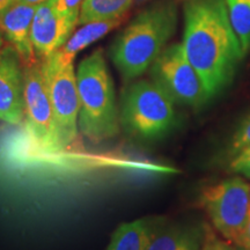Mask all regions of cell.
<instances>
[{
  "mask_svg": "<svg viewBox=\"0 0 250 250\" xmlns=\"http://www.w3.org/2000/svg\"><path fill=\"white\" fill-rule=\"evenodd\" d=\"M13 126L0 133V187L33 217L62 212L121 183L175 171L121 151H89L77 142L48 148L22 124Z\"/></svg>",
  "mask_w": 250,
  "mask_h": 250,
  "instance_id": "6da1fadb",
  "label": "cell"
},
{
  "mask_svg": "<svg viewBox=\"0 0 250 250\" xmlns=\"http://www.w3.org/2000/svg\"><path fill=\"white\" fill-rule=\"evenodd\" d=\"M183 48L212 99L232 83L245 57L225 0H184Z\"/></svg>",
  "mask_w": 250,
  "mask_h": 250,
  "instance_id": "7a4b0ae2",
  "label": "cell"
},
{
  "mask_svg": "<svg viewBox=\"0 0 250 250\" xmlns=\"http://www.w3.org/2000/svg\"><path fill=\"white\" fill-rule=\"evenodd\" d=\"M174 0L155 2L139 13L110 48V58L124 80L143 76L166 48L177 26Z\"/></svg>",
  "mask_w": 250,
  "mask_h": 250,
  "instance_id": "3957f363",
  "label": "cell"
},
{
  "mask_svg": "<svg viewBox=\"0 0 250 250\" xmlns=\"http://www.w3.org/2000/svg\"><path fill=\"white\" fill-rule=\"evenodd\" d=\"M77 83L80 100L78 126L81 134L93 143L116 137L121 130L120 112L102 49L81 61Z\"/></svg>",
  "mask_w": 250,
  "mask_h": 250,
  "instance_id": "277c9868",
  "label": "cell"
},
{
  "mask_svg": "<svg viewBox=\"0 0 250 250\" xmlns=\"http://www.w3.org/2000/svg\"><path fill=\"white\" fill-rule=\"evenodd\" d=\"M118 112L124 132L145 142L164 138L177 123L174 100L153 80L127 86L122 93Z\"/></svg>",
  "mask_w": 250,
  "mask_h": 250,
  "instance_id": "5b68a950",
  "label": "cell"
},
{
  "mask_svg": "<svg viewBox=\"0 0 250 250\" xmlns=\"http://www.w3.org/2000/svg\"><path fill=\"white\" fill-rule=\"evenodd\" d=\"M42 62L46 89L54 111L56 146L68 147L77 142L80 100L73 62H62L57 52Z\"/></svg>",
  "mask_w": 250,
  "mask_h": 250,
  "instance_id": "8992f818",
  "label": "cell"
},
{
  "mask_svg": "<svg viewBox=\"0 0 250 250\" xmlns=\"http://www.w3.org/2000/svg\"><path fill=\"white\" fill-rule=\"evenodd\" d=\"M199 202L212 225L227 241L237 243L250 214V187L240 177L203 188Z\"/></svg>",
  "mask_w": 250,
  "mask_h": 250,
  "instance_id": "52a82bcc",
  "label": "cell"
},
{
  "mask_svg": "<svg viewBox=\"0 0 250 250\" xmlns=\"http://www.w3.org/2000/svg\"><path fill=\"white\" fill-rule=\"evenodd\" d=\"M149 73L175 103L196 109L211 99L201 76L188 59L182 43L166 46L152 64Z\"/></svg>",
  "mask_w": 250,
  "mask_h": 250,
  "instance_id": "ba28073f",
  "label": "cell"
},
{
  "mask_svg": "<svg viewBox=\"0 0 250 250\" xmlns=\"http://www.w3.org/2000/svg\"><path fill=\"white\" fill-rule=\"evenodd\" d=\"M23 121V127L35 142L44 147L59 148L56 146L54 111L41 61L24 65Z\"/></svg>",
  "mask_w": 250,
  "mask_h": 250,
  "instance_id": "9c48e42d",
  "label": "cell"
},
{
  "mask_svg": "<svg viewBox=\"0 0 250 250\" xmlns=\"http://www.w3.org/2000/svg\"><path fill=\"white\" fill-rule=\"evenodd\" d=\"M77 24L79 14H59L52 0L37 5L31 24V43L37 59L44 61L58 51L73 34Z\"/></svg>",
  "mask_w": 250,
  "mask_h": 250,
  "instance_id": "30bf717a",
  "label": "cell"
},
{
  "mask_svg": "<svg viewBox=\"0 0 250 250\" xmlns=\"http://www.w3.org/2000/svg\"><path fill=\"white\" fill-rule=\"evenodd\" d=\"M24 120V64L11 44L0 49V121L20 125Z\"/></svg>",
  "mask_w": 250,
  "mask_h": 250,
  "instance_id": "8fae6325",
  "label": "cell"
},
{
  "mask_svg": "<svg viewBox=\"0 0 250 250\" xmlns=\"http://www.w3.org/2000/svg\"><path fill=\"white\" fill-rule=\"evenodd\" d=\"M37 6L17 1L0 14V33L19 52L23 64L37 61L31 43V24Z\"/></svg>",
  "mask_w": 250,
  "mask_h": 250,
  "instance_id": "7c38bea8",
  "label": "cell"
},
{
  "mask_svg": "<svg viewBox=\"0 0 250 250\" xmlns=\"http://www.w3.org/2000/svg\"><path fill=\"white\" fill-rule=\"evenodd\" d=\"M205 235V226L164 224L156 219L148 250H199Z\"/></svg>",
  "mask_w": 250,
  "mask_h": 250,
  "instance_id": "4fadbf2b",
  "label": "cell"
},
{
  "mask_svg": "<svg viewBox=\"0 0 250 250\" xmlns=\"http://www.w3.org/2000/svg\"><path fill=\"white\" fill-rule=\"evenodd\" d=\"M122 20L123 19L121 18L108 21H94V22L83 24V27L72 34L67 42L56 52L62 62H73L76 56L80 51L117 28L122 23Z\"/></svg>",
  "mask_w": 250,
  "mask_h": 250,
  "instance_id": "5bb4252c",
  "label": "cell"
},
{
  "mask_svg": "<svg viewBox=\"0 0 250 250\" xmlns=\"http://www.w3.org/2000/svg\"><path fill=\"white\" fill-rule=\"evenodd\" d=\"M156 219L142 218L121 225L105 250H148Z\"/></svg>",
  "mask_w": 250,
  "mask_h": 250,
  "instance_id": "9a60e30c",
  "label": "cell"
},
{
  "mask_svg": "<svg viewBox=\"0 0 250 250\" xmlns=\"http://www.w3.org/2000/svg\"><path fill=\"white\" fill-rule=\"evenodd\" d=\"M134 0H85L80 8L79 24L123 18Z\"/></svg>",
  "mask_w": 250,
  "mask_h": 250,
  "instance_id": "2e32d148",
  "label": "cell"
},
{
  "mask_svg": "<svg viewBox=\"0 0 250 250\" xmlns=\"http://www.w3.org/2000/svg\"><path fill=\"white\" fill-rule=\"evenodd\" d=\"M230 23L243 54L250 51V0H225Z\"/></svg>",
  "mask_w": 250,
  "mask_h": 250,
  "instance_id": "e0dca14e",
  "label": "cell"
},
{
  "mask_svg": "<svg viewBox=\"0 0 250 250\" xmlns=\"http://www.w3.org/2000/svg\"><path fill=\"white\" fill-rule=\"evenodd\" d=\"M248 146H250V114L243 118L237 129L234 131L227 146V155L232 159Z\"/></svg>",
  "mask_w": 250,
  "mask_h": 250,
  "instance_id": "ac0fdd59",
  "label": "cell"
},
{
  "mask_svg": "<svg viewBox=\"0 0 250 250\" xmlns=\"http://www.w3.org/2000/svg\"><path fill=\"white\" fill-rule=\"evenodd\" d=\"M229 169L233 173L250 179V146L243 148L230 159Z\"/></svg>",
  "mask_w": 250,
  "mask_h": 250,
  "instance_id": "d6986e66",
  "label": "cell"
},
{
  "mask_svg": "<svg viewBox=\"0 0 250 250\" xmlns=\"http://www.w3.org/2000/svg\"><path fill=\"white\" fill-rule=\"evenodd\" d=\"M199 250H233L227 243L221 241L210 227L205 226V235Z\"/></svg>",
  "mask_w": 250,
  "mask_h": 250,
  "instance_id": "ffe728a7",
  "label": "cell"
},
{
  "mask_svg": "<svg viewBox=\"0 0 250 250\" xmlns=\"http://www.w3.org/2000/svg\"><path fill=\"white\" fill-rule=\"evenodd\" d=\"M55 9L62 15H80V8L85 0H52Z\"/></svg>",
  "mask_w": 250,
  "mask_h": 250,
  "instance_id": "44dd1931",
  "label": "cell"
},
{
  "mask_svg": "<svg viewBox=\"0 0 250 250\" xmlns=\"http://www.w3.org/2000/svg\"><path fill=\"white\" fill-rule=\"evenodd\" d=\"M240 248H243L246 250H250V214H249V219L248 223L246 225L245 230H243L241 237L239 239V241L236 243Z\"/></svg>",
  "mask_w": 250,
  "mask_h": 250,
  "instance_id": "7402d4cb",
  "label": "cell"
},
{
  "mask_svg": "<svg viewBox=\"0 0 250 250\" xmlns=\"http://www.w3.org/2000/svg\"><path fill=\"white\" fill-rule=\"evenodd\" d=\"M18 0H0V14L5 12L8 7H11Z\"/></svg>",
  "mask_w": 250,
  "mask_h": 250,
  "instance_id": "603a6c76",
  "label": "cell"
},
{
  "mask_svg": "<svg viewBox=\"0 0 250 250\" xmlns=\"http://www.w3.org/2000/svg\"><path fill=\"white\" fill-rule=\"evenodd\" d=\"M18 1H21V2H26V4H30V5H40L42 4V2L46 1V0H18Z\"/></svg>",
  "mask_w": 250,
  "mask_h": 250,
  "instance_id": "cb8c5ba5",
  "label": "cell"
},
{
  "mask_svg": "<svg viewBox=\"0 0 250 250\" xmlns=\"http://www.w3.org/2000/svg\"><path fill=\"white\" fill-rule=\"evenodd\" d=\"M2 43H4V40H2V34L0 33V49L2 48Z\"/></svg>",
  "mask_w": 250,
  "mask_h": 250,
  "instance_id": "d4e9b609",
  "label": "cell"
},
{
  "mask_svg": "<svg viewBox=\"0 0 250 250\" xmlns=\"http://www.w3.org/2000/svg\"><path fill=\"white\" fill-rule=\"evenodd\" d=\"M134 1H136V2H144V1H146V0H134Z\"/></svg>",
  "mask_w": 250,
  "mask_h": 250,
  "instance_id": "484cf974",
  "label": "cell"
},
{
  "mask_svg": "<svg viewBox=\"0 0 250 250\" xmlns=\"http://www.w3.org/2000/svg\"><path fill=\"white\" fill-rule=\"evenodd\" d=\"M233 250H235V249H233ZM237 250H246V249H243V248H241V249H237Z\"/></svg>",
  "mask_w": 250,
  "mask_h": 250,
  "instance_id": "4316f807",
  "label": "cell"
}]
</instances>
